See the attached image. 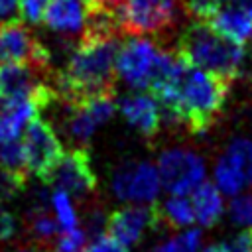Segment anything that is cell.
<instances>
[{"instance_id":"cell-1","label":"cell","mask_w":252,"mask_h":252,"mask_svg":"<svg viewBox=\"0 0 252 252\" xmlns=\"http://www.w3.org/2000/svg\"><path fill=\"white\" fill-rule=\"evenodd\" d=\"M118 37L120 28L116 10L98 8L67 65L55 79L57 98H63L65 104H73L91 96L114 94L116 53L120 47Z\"/></svg>"},{"instance_id":"cell-2","label":"cell","mask_w":252,"mask_h":252,"mask_svg":"<svg viewBox=\"0 0 252 252\" xmlns=\"http://www.w3.org/2000/svg\"><path fill=\"white\" fill-rule=\"evenodd\" d=\"M230 91V81L197 69L185 61L177 79V96L167 118L183 124L191 134H205L222 112Z\"/></svg>"},{"instance_id":"cell-3","label":"cell","mask_w":252,"mask_h":252,"mask_svg":"<svg viewBox=\"0 0 252 252\" xmlns=\"http://www.w3.org/2000/svg\"><path fill=\"white\" fill-rule=\"evenodd\" d=\"M177 55L189 65L215 73L226 81H234L244 67L246 51L215 33L207 24H189L177 41Z\"/></svg>"},{"instance_id":"cell-4","label":"cell","mask_w":252,"mask_h":252,"mask_svg":"<svg viewBox=\"0 0 252 252\" xmlns=\"http://www.w3.org/2000/svg\"><path fill=\"white\" fill-rule=\"evenodd\" d=\"M179 0H126L116 10L120 33L132 37L161 35L175 28Z\"/></svg>"},{"instance_id":"cell-5","label":"cell","mask_w":252,"mask_h":252,"mask_svg":"<svg viewBox=\"0 0 252 252\" xmlns=\"http://www.w3.org/2000/svg\"><path fill=\"white\" fill-rule=\"evenodd\" d=\"M22 146L26 154L28 171L37 175L43 183H47L51 173L65 156L63 144L57 138L53 126L41 116H33L26 126Z\"/></svg>"},{"instance_id":"cell-6","label":"cell","mask_w":252,"mask_h":252,"mask_svg":"<svg viewBox=\"0 0 252 252\" xmlns=\"http://www.w3.org/2000/svg\"><path fill=\"white\" fill-rule=\"evenodd\" d=\"M158 173L161 185L171 193L185 197L205 181V163L201 156L185 148H171L159 156Z\"/></svg>"},{"instance_id":"cell-7","label":"cell","mask_w":252,"mask_h":252,"mask_svg":"<svg viewBox=\"0 0 252 252\" xmlns=\"http://www.w3.org/2000/svg\"><path fill=\"white\" fill-rule=\"evenodd\" d=\"M49 61V49L22 22L0 26V67L24 63L47 71Z\"/></svg>"},{"instance_id":"cell-8","label":"cell","mask_w":252,"mask_h":252,"mask_svg":"<svg viewBox=\"0 0 252 252\" xmlns=\"http://www.w3.org/2000/svg\"><path fill=\"white\" fill-rule=\"evenodd\" d=\"M161 181L158 167L150 161L124 163L116 169L112 177V191L118 199L126 203L152 205L158 199Z\"/></svg>"},{"instance_id":"cell-9","label":"cell","mask_w":252,"mask_h":252,"mask_svg":"<svg viewBox=\"0 0 252 252\" xmlns=\"http://www.w3.org/2000/svg\"><path fill=\"white\" fill-rule=\"evenodd\" d=\"M159 224V215L156 203L152 205H128L116 209L108 215L104 230L106 236L116 240L120 246H136L142 236Z\"/></svg>"},{"instance_id":"cell-10","label":"cell","mask_w":252,"mask_h":252,"mask_svg":"<svg viewBox=\"0 0 252 252\" xmlns=\"http://www.w3.org/2000/svg\"><path fill=\"white\" fill-rule=\"evenodd\" d=\"M215 181L220 193L238 195L240 189L252 185V142L236 138L215 163Z\"/></svg>"},{"instance_id":"cell-11","label":"cell","mask_w":252,"mask_h":252,"mask_svg":"<svg viewBox=\"0 0 252 252\" xmlns=\"http://www.w3.org/2000/svg\"><path fill=\"white\" fill-rule=\"evenodd\" d=\"M67 114L63 120L65 132L77 142H89L93 134L112 118L114 114V94L91 96L81 102L65 104Z\"/></svg>"},{"instance_id":"cell-12","label":"cell","mask_w":252,"mask_h":252,"mask_svg":"<svg viewBox=\"0 0 252 252\" xmlns=\"http://www.w3.org/2000/svg\"><path fill=\"white\" fill-rule=\"evenodd\" d=\"M47 185H55L57 191H63L73 197H87L96 189V175L91 165V156L83 148H75L63 156L55 171L51 173Z\"/></svg>"},{"instance_id":"cell-13","label":"cell","mask_w":252,"mask_h":252,"mask_svg":"<svg viewBox=\"0 0 252 252\" xmlns=\"http://www.w3.org/2000/svg\"><path fill=\"white\" fill-rule=\"evenodd\" d=\"M98 8L96 0H47L43 24L55 33L83 35Z\"/></svg>"},{"instance_id":"cell-14","label":"cell","mask_w":252,"mask_h":252,"mask_svg":"<svg viewBox=\"0 0 252 252\" xmlns=\"http://www.w3.org/2000/svg\"><path fill=\"white\" fill-rule=\"evenodd\" d=\"M118 110L124 120L144 138H154L161 126V110L150 94H126L118 100Z\"/></svg>"},{"instance_id":"cell-15","label":"cell","mask_w":252,"mask_h":252,"mask_svg":"<svg viewBox=\"0 0 252 252\" xmlns=\"http://www.w3.org/2000/svg\"><path fill=\"white\" fill-rule=\"evenodd\" d=\"M45 69L33 65H2L0 67V100L30 98L37 87L45 85Z\"/></svg>"},{"instance_id":"cell-16","label":"cell","mask_w":252,"mask_h":252,"mask_svg":"<svg viewBox=\"0 0 252 252\" xmlns=\"http://www.w3.org/2000/svg\"><path fill=\"white\" fill-rule=\"evenodd\" d=\"M207 26L226 41L240 47L252 39V18L242 4L220 8Z\"/></svg>"},{"instance_id":"cell-17","label":"cell","mask_w":252,"mask_h":252,"mask_svg":"<svg viewBox=\"0 0 252 252\" xmlns=\"http://www.w3.org/2000/svg\"><path fill=\"white\" fill-rule=\"evenodd\" d=\"M33 116L39 114L32 98L0 100V144L18 140L20 132Z\"/></svg>"},{"instance_id":"cell-18","label":"cell","mask_w":252,"mask_h":252,"mask_svg":"<svg viewBox=\"0 0 252 252\" xmlns=\"http://www.w3.org/2000/svg\"><path fill=\"white\" fill-rule=\"evenodd\" d=\"M191 205H193V213H195V220L201 226H215L224 211V203H222V195L219 191L217 185H213L211 181H203L193 193H191Z\"/></svg>"},{"instance_id":"cell-19","label":"cell","mask_w":252,"mask_h":252,"mask_svg":"<svg viewBox=\"0 0 252 252\" xmlns=\"http://www.w3.org/2000/svg\"><path fill=\"white\" fill-rule=\"evenodd\" d=\"M156 207H158L159 222H165L169 228H185L195 220L193 205H191V199L187 197L169 195L165 201L156 203Z\"/></svg>"},{"instance_id":"cell-20","label":"cell","mask_w":252,"mask_h":252,"mask_svg":"<svg viewBox=\"0 0 252 252\" xmlns=\"http://www.w3.org/2000/svg\"><path fill=\"white\" fill-rule=\"evenodd\" d=\"M0 171H4L6 175H10L26 185L28 163H26V154H24L22 142L14 140L8 144H0Z\"/></svg>"},{"instance_id":"cell-21","label":"cell","mask_w":252,"mask_h":252,"mask_svg":"<svg viewBox=\"0 0 252 252\" xmlns=\"http://www.w3.org/2000/svg\"><path fill=\"white\" fill-rule=\"evenodd\" d=\"M49 203H51V209L55 213V219L59 222L61 232L79 228V219H77L75 207H73V203H71V199H69L67 193L55 189V193L49 195Z\"/></svg>"},{"instance_id":"cell-22","label":"cell","mask_w":252,"mask_h":252,"mask_svg":"<svg viewBox=\"0 0 252 252\" xmlns=\"http://www.w3.org/2000/svg\"><path fill=\"white\" fill-rule=\"evenodd\" d=\"M199 246H201V230L189 228L169 240H163L152 252H199Z\"/></svg>"},{"instance_id":"cell-23","label":"cell","mask_w":252,"mask_h":252,"mask_svg":"<svg viewBox=\"0 0 252 252\" xmlns=\"http://www.w3.org/2000/svg\"><path fill=\"white\" fill-rule=\"evenodd\" d=\"M179 6L195 24H209L222 8L220 0H179Z\"/></svg>"},{"instance_id":"cell-24","label":"cell","mask_w":252,"mask_h":252,"mask_svg":"<svg viewBox=\"0 0 252 252\" xmlns=\"http://www.w3.org/2000/svg\"><path fill=\"white\" fill-rule=\"evenodd\" d=\"M87 240H89V236L81 228L59 232L57 234V240H55V244L51 248V252H83Z\"/></svg>"},{"instance_id":"cell-25","label":"cell","mask_w":252,"mask_h":252,"mask_svg":"<svg viewBox=\"0 0 252 252\" xmlns=\"http://www.w3.org/2000/svg\"><path fill=\"white\" fill-rule=\"evenodd\" d=\"M228 215H230V220L234 224L252 228V193L234 197L230 203Z\"/></svg>"},{"instance_id":"cell-26","label":"cell","mask_w":252,"mask_h":252,"mask_svg":"<svg viewBox=\"0 0 252 252\" xmlns=\"http://www.w3.org/2000/svg\"><path fill=\"white\" fill-rule=\"evenodd\" d=\"M47 0H20V18L30 24L43 22Z\"/></svg>"},{"instance_id":"cell-27","label":"cell","mask_w":252,"mask_h":252,"mask_svg":"<svg viewBox=\"0 0 252 252\" xmlns=\"http://www.w3.org/2000/svg\"><path fill=\"white\" fill-rule=\"evenodd\" d=\"M20 22V0H0V26Z\"/></svg>"},{"instance_id":"cell-28","label":"cell","mask_w":252,"mask_h":252,"mask_svg":"<svg viewBox=\"0 0 252 252\" xmlns=\"http://www.w3.org/2000/svg\"><path fill=\"white\" fill-rule=\"evenodd\" d=\"M226 246L230 252H252V228H244L242 232H238Z\"/></svg>"},{"instance_id":"cell-29","label":"cell","mask_w":252,"mask_h":252,"mask_svg":"<svg viewBox=\"0 0 252 252\" xmlns=\"http://www.w3.org/2000/svg\"><path fill=\"white\" fill-rule=\"evenodd\" d=\"M14 232H16V220H14L12 213L4 209V205L0 201V240L14 236Z\"/></svg>"},{"instance_id":"cell-30","label":"cell","mask_w":252,"mask_h":252,"mask_svg":"<svg viewBox=\"0 0 252 252\" xmlns=\"http://www.w3.org/2000/svg\"><path fill=\"white\" fill-rule=\"evenodd\" d=\"M126 0H96V4L104 10H118Z\"/></svg>"},{"instance_id":"cell-31","label":"cell","mask_w":252,"mask_h":252,"mask_svg":"<svg viewBox=\"0 0 252 252\" xmlns=\"http://www.w3.org/2000/svg\"><path fill=\"white\" fill-rule=\"evenodd\" d=\"M199 252H230V250H228L226 244H211V246H207V248H203Z\"/></svg>"},{"instance_id":"cell-32","label":"cell","mask_w":252,"mask_h":252,"mask_svg":"<svg viewBox=\"0 0 252 252\" xmlns=\"http://www.w3.org/2000/svg\"><path fill=\"white\" fill-rule=\"evenodd\" d=\"M248 55H250V61H252V39H250V51H248Z\"/></svg>"},{"instance_id":"cell-33","label":"cell","mask_w":252,"mask_h":252,"mask_svg":"<svg viewBox=\"0 0 252 252\" xmlns=\"http://www.w3.org/2000/svg\"><path fill=\"white\" fill-rule=\"evenodd\" d=\"M228 2H236V4H242V2H246V0H228Z\"/></svg>"}]
</instances>
